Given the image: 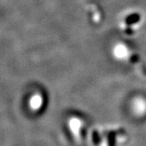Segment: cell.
<instances>
[{
  "label": "cell",
  "instance_id": "1",
  "mask_svg": "<svg viewBox=\"0 0 146 146\" xmlns=\"http://www.w3.org/2000/svg\"><path fill=\"white\" fill-rule=\"evenodd\" d=\"M135 110L138 115H142L146 113V102L144 100H137L134 105Z\"/></svg>",
  "mask_w": 146,
  "mask_h": 146
}]
</instances>
